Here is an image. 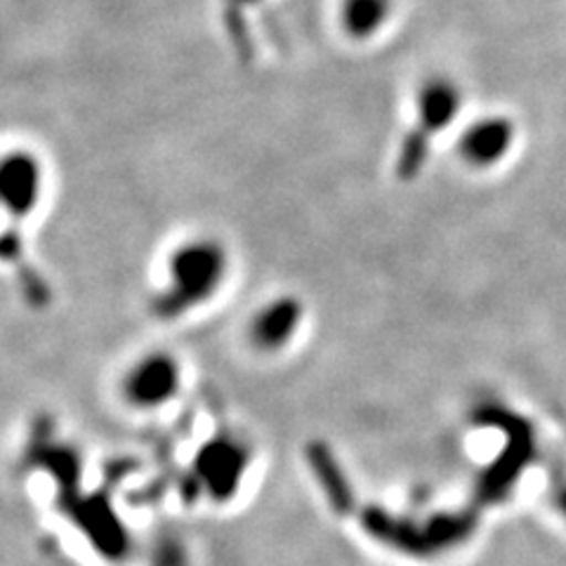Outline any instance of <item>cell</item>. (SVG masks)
<instances>
[{
    "label": "cell",
    "mask_w": 566,
    "mask_h": 566,
    "mask_svg": "<svg viewBox=\"0 0 566 566\" xmlns=\"http://www.w3.org/2000/svg\"><path fill=\"white\" fill-rule=\"evenodd\" d=\"M224 274V255L216 243L193 241L172 255L168 268V295L166 307L182 312L201 305L220 286Z\"/></svg>",
    "instance_id": "6da1fadb"
},
{
    "label": "cell",
    "mask_w": 566,
    "mask_h": 566,
    "mask_svg": "<svg viewBox=\"0 0 566 566\" xmlns=\"http://www.w3.org/2000/svg\"><path fill=\"white\" fill-rule=\"evenodd\" d=\"M177 385H180V370H177L172 357L154 354V357H145L128 370L123 392L139 409H154V406L172 399Z\"/></svg>",
    "instance_id": "7a4b0ae2"
},
{
    "label": "cell",
    "mask_w": 566,
    "mask_h": 566,
    "mask_svg": "<svg viewBox=\"0 0 566 566\" xmlns=\"http://www.w3.org/2000/svg\"><path fill=\"white\" fill-rule=\"evenodd\" d=\"M297 326V310L293 303H274L262 310L253 322V340L262 349H279L289 343Z\"/></svg>",
    "instance_id": "3957f363"
},
{
    "label": "cell",
    "mask_w": 566,
    "mask_h": 566,
    "mask_svg": "<svg viewBox=\"0 0 566 566\" xmlns=\"http://www.w3.org/2000/svg\"><path fill=\"white\" fill-rule=\"evenodd\" d=\"M505 145H507V128L501 126V123H493V126L476 128L468 137L465 149H468V154L472 158H480V161H489V158L499 156Z\"/></svg>",
    "instance_id": "277c9868"
},
{
    "label": "cell",
    "mask_w": 566,
    "mask_h": 566,
    "mask_svg": "<svg viewBox=\"0 0 566 566\" xmlns=\"http://www.w3.org/2000/svg\"><path fill=\"white\" fill-rule=\"evenodd\" d=\"M424 116H428L430 126H441L451 118L455 112V93H451L447 85H432L428 93H424Z\"/></svg>",
    "instance_id": "5b68a950"
}]
</instances>
